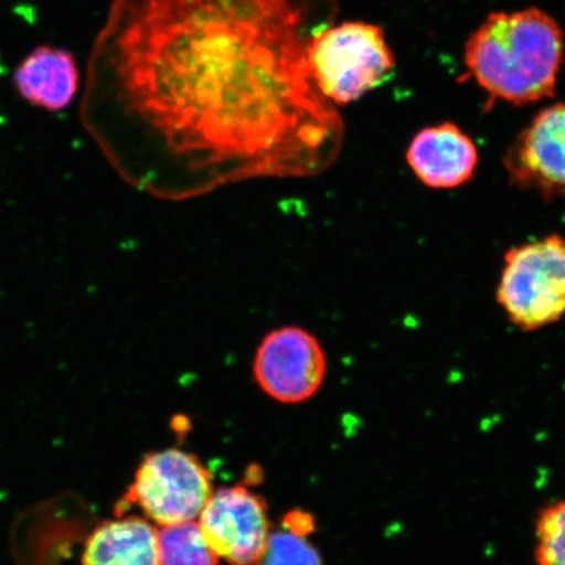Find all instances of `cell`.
<instances>
[{
    "label": "cell",
    "mask_w": 565,
    "mask_h": 565,
    "mask_svg": "<svg viewBox=\"0 0 565 565\" xmlns=\"http://www.w3.org/2000/svg\"><path fill=\"white\" fill-rule=\"evenodd\" d=\"M504 162L520 188L542 194L565 189V104L542 110L514 140Z\"/></svg>",
    "instance_id": "cell-8"
},
{
    "label": "cell",
    "mask_w": 565,
    "mask_h": 565,
    "mask_svg": "<svg viewBox=\"0 0 565 565\" xmlns=\"http://www.w3.org/2000/svg\"><path fill=\"white\" fill-rule=\"evenodd\" d=\"M331 11V0H111L87 125L126 179L159 196L320 173L343 125L308 49Z\"/></svg>",
    "instance_id": "cell-1"
},
{
    "label": "cell",
    "mask_w": 565,
    "mask_h": 565,
    "mask_svg": "<svg viewBox=\"0 0 565 565\" xmlns=\"http://www.w3.org/2000/svg\"><path fill=\"white\" fill-rule=\"evenodd\" d=\"M198 524L217 557L231 565H257L270 535L263 498L244 486L211 493Z\"/></svg>",
    "instance_id": "cell-7"
},
{
    "label": "cell",
    "mask_w": 565,
    "mask_h": 565,
    "mask_svg": "<svg viewBox=\"0 0 565 565\" xmlns=\"http://www.w3.org/2000/svg\"><path fill=\"white\" fill-rule=\"evenodd\" d=\"M158 547L161 565H217L218 557L195 520L161 526Z\"/></svg>",
    "instance_id": "cell-12"
},
{
    "label": "cell",
    "mask_w": 565,
    "mask_h": 565,
    "mask_svg": "<svg viewBox=\"0 0 565 565\" xmlns=\"http://www.w3.org/2000/svg\"><path fill=\"white\" fill-rule=\"evenodd\" d=\"M308 61L317 88L337 105L358 102L395 65L383 30L365 23L324 26L310 42Z\"/></svg>",
    "instance_id": "cell-3"
},
{
    "label": "cell",
    "mask_w": 565,
    "mask_h": 565,
    "mask_svg": "<svg viewBox=\"0 0 565 565\" xmlns=\"http://www.w3.org/2000/svg\"><path fill=\"white\" fill-rule=\"evenodd\" d=\"M82 565H161L158 530L136 515L106 521L88 536Z\"/></svg>",
    "instance_id": "cell-11"
},
{
    "label": "cell",
    "mask_w": 565,
    "mask_h": 565,
    "mask_svg": "<svg viewBox=\"0 0 565 565\" xmlns=\"http://www.w3.org/2000/svg\"><path fill=\"white\" fill-rule=\"evenodd\" d=\"M254 377L281 404H301L318 392L327 373V358L317 338L298 327L266 335L256 352Z\"/></svg>",
    "instance_id": "cell-6"
},
{
    "label": "cell",
    "mask_w": 565,
    "mask_h": 565,
    "mask_svg": "<svg viewBox=\"0 0 565 565\" xmlns=\"http://www.w3.org/2000/svg\"><path fill=\"white\" fill-rule=\"evenodd\" d=\"M407 161L427 186L454 189L476 172L478 152L472 140L455 124L422 130L408 147Z\"/></svg>",
    "instance_id": "cell-9"
},
{
    "label": "cell",
    "mask_w": 565,
    "mask_h": 565,
    "mask_svg": "<svg viewBox=\"0 0 565 565\" xmlns=\"http://www.w3.org/2000/svg\"><path fill=\"white\" fill-rule=\"evenodd\" d=\"M498 301L522 330H536L565 315V238L553 235L507 253Z\"/></svg>",
    "instance_id": "cell-4"
},
{
    "label": "cell",
    "mask_w": 565,
    "mask_h": 565,
    "mask_svg": "<svg viewBox=\"0 0 565 565\" xmlns=\"http://www.w3.org/2000/svg\"><path fill=\"white\" fill-rule=\"evenodd\" d=\"M535 534L536 565H565V500L542 511Z\"/></svg>",
    "instance_id": "cell-13"
},
{
    "label": "cell",
    "mask_w": 565,
    "mask_h": 565,
    "mask_svg": "<svg viewBox=\"0 0 565 565\" xmlns=\"http://www.w3.org/2000/svg\"><path fill=\"white\" fill-rule=\"evenodd\" d=\"M257 565H323L322 557L306 536L287 532L268 535Z\"/></svg>",
    "instance_id": "cell-14"
},
{
    "label": "cell",
    "mask_w": 565,
    "mask_h": 565,
    "mask_svg": "<svg viewBox=\"0 0 565 565\" xmlns=\"http://www.w3.org/2000/svg\"><path fill=\"white\" fill-rule=\"evenodd\" d=\"M212 492L210 472L200 459L180 449H166L143 459L125 500L167 526L200 518Z\"/></svg>",
    "instance_id": "cell-5"
},
{
    "label": "cell",
    "mask_w": 565,
    "mask_h": 565,
    "mask_svg": "<svg viewBox=\"0 0 565 565\" xmlns=\"http://www.w3.org/2000/svg\"><path fill=\"white\" fill-rule=\"evenodd\" d=\"M562 31L540 10L493 13L466 45V65L490 95L513 104L553 96Z\"/></svg>",
    "instance_id": "cell-2"
},
{
    "label": "cell",
    "mask_w": 565,
    "mask_h": 565,
    "mask_svg": "<svg viewBox=\"0 0 565 565\" xmlns=\"http://www.w3.org/2000/svg\"><path fill=\"white\" fill-rule=\"evenodd\" d=\"M282 522H285L287 532L300 536H307L315 530L313 515L301 511L289 512Z\"/></svg>",
    "instance_id": "cell-15"
},
{
    "label": "cell",
    "mask_w": 565,
    "mask_h": 565,
    "mask_svg": "<svg viewBox=\"0 0 565 565\" xmlns=\"http://www.w3.org/2000/svg\"><path fill=\"white\" fill-rule=\"evenodd\" d=\"M12 82L19 96L34 108L60 113L79 90L81 71L66 49L40 45L21 60Z\"/></svg>",
    "instance_id": "cell-10"
}]
</instances>
